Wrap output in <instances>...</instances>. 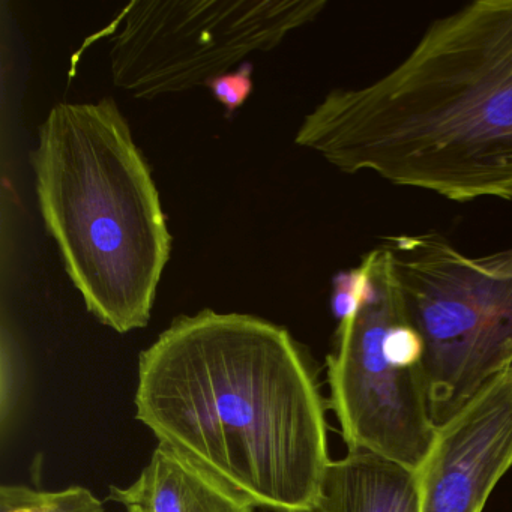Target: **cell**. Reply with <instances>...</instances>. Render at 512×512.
I'll return each mask as SVG.
<instances>
[{"label":"cell","mask_w":512,"mask_h":512,"mask_svg":"<svg viewBox=\"0 0 512 512\" xmlns=\"http://www.w3.org/2000/svg\"><path fill=\"white\" fill-rule=\"evenodd\" d=\"M316 512H421L418 472L368 451L329 463Z\"/></svg>","instance_id":"9c48e42d"},{"label":"cell","mask_w":512,"mask_h":512,"mask_svg":"<svg viewBox=\"0 0 512 512\" xmlns=\"http://www.w3.org/2000/svg\"><path fill=\"white\" fill-rule=\"evenodd\" d=\"M32 166L47 232L88 310L121 334L145 328L172 236L115 101L53 107Z\"/></svg>","instance_id":"3957f363"},{"label":"cell","mask_w":512,"mask_h":512,"mask_svg":"<svg viewBox=\"0 0 512 512\" xmlns=\"http://www.w3.org/2000/svg\"><path fill=\"white\" fill-rule=\"evenodd\" d=\"M127 512H136V511H133V509H127Z\"/></svg>","instance_id":"4fadbf2b"},{"label":"cell","mask_w":512,"mask_h":512,"mask_svg":"<svg viewBox=\"0 0 512 512\" xmlns=\"http://www.w3.org/2000/svg\"><path fill=\"white\" fill-rule=\"evenodd\" d=\"M251 74H253V65L245 62L232 73L221 74L209 80L206 88L211 89L215 100L220 101L227 112L233 113L248 100L253 92Z\"/></svg>","instance_id":"7c38bea8"},{"label":"cell","mask_w":512,"mask_h":512,"mask_svg":"<svg viewBox=\"0 0 512 512\" xmlns=\"http://www.w3.org/2000/svg\"><path fill=\"white\" fill-rule=\"evenodd\" d=\"M359 307L341 320L328 358L331 407L349 451H368L418 472L437 425L424 373V341L410 325L391 251L364 257Z\"/></svg>","instance_id":"5b68a950"},{"label":"cell","mask_w":512,"mask_h":512,"mask_svg":"<svg viewBox=\"0 0 512 512\" xmlns=\"http://www.w3.org/2000/svg\"><path fill=\"white\" fill-rule=\"evenodd\" d=\"M410 325L424 341L436 425L512 367V247L472 257L439 232L389 236Z\"/></svg>","instance_id":"277c9868"},{"label":"cell","mask_w":512,"mask_h":512,"mask_svg":"<svg viewBox=\"0 0 512 512\" xmlns=\"http://www.w3.org/2000/svg\"><path fill=\"white\" fill-rule=\"evenodd\" d=\"M325 7L322 0H137L112 35L113 83L136 98L206 86L251 53L275 49Z\"/></svg>","instance_id":"8992f818"},{"label":"cell","mask_w":512,"mask_h":512,"mask_svg":"<svg viewBox=\"0 0 512 512\" xmlns=\"http://www.w3.org/2000/svg\"><path fill=\"white\" fill-rule=\"evenodd\" d=\"M110 500L136 512H254L256 506L158 443L148 466L127 488L113 485Z\"/></svg>","instance_id":"ba28073f"},{"label":"cell","mask_w":512,"mask_h":512,"mask_svg":"<svg viewBox=\"0 0 512 512\" xmlns=\"http://www.w3.org/2000/svg\"><path fill=\"white\" fill-rule=\"evenodd\" d=\"M367 280L368 271L364 260L356 268L335 275L332 281V311L340 322L361 304L367 289Z\"/></svg>","instance_id":"8fae6325"},{"label":"cell","mask_w":512,"mask_h":512,"mask_svg":"<svg viewBox=\"0 0 512 512\" xmlns=\"http://www.w3.org/2000/svg\"><path fill=\"white\" fill-rule=\"evenodd\" d=\"M136 418L256 508L316 512L331 463L325 403L281 326L212 310L178 317L140 355Z\"/></svg>","instance_id":"6da1fadb"},{"label":"cell","mask_w":512,"mask_h":512,"mask_svg":"<svg viewBox=\"0 0 512 512\" xmlns=\"http://www.w3.org/2000/svg\"><path fill=\"white\" fill-rule=\"evenodd\" d=\"M0 512H106V509L85 487L41 491L26 485H2Z\"/></svg>","instance_id":"30bf717a"},{"label":"cell","mask_w":512,"mask_h":512,"mask_svg":"<svg viewBox=\"0 0 512 512\" xmlns=\"http://www.w3.org/2000/svg\"><path fill=\"white\" fill-rule=\"evenodd\" d=\"M295 142L349 175L452 202L512 200V0L434 20L397 67L329 92Z\"/></svg>","instance_id":"7a4b0ae2"},{"label":"cell","mask_w":512,"mask_h":512,"mask_svg":"<svg viewBox=\"0 0 512 512\" xmlns=\"http://www.w3.org/2000/svg\"><path fill=\"white\" fill-rule=\"evenodd\" d=\"M512 469V367L437 425L418 470L421 512H482Z\"/></svg>","instance_id":"52a82bcc"}]
</instances>
